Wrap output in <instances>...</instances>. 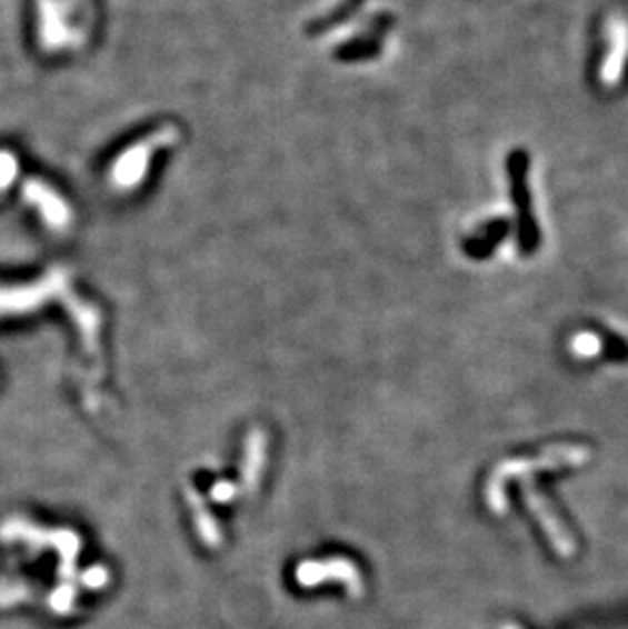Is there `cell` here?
<instances>
[{
  "label": "cell",
  "mask_w": 628,
  "mask_h": 629,
  "mask_svg": "<svg viewBox=\"0 0 628 629\" xmlns=\"http://www.w3.org/2000/svg\"><path fill=\"white\" fill-rule=\"evenodd\" d=\"M70 288L68 273L51 267L39 278L19 283H0V318H14L38 312L46 303L60 298Z\"/></svg>",
  "instance_id": "1"
},
{
  "label": "cell",
  "mask_w": 628,
  "mask_h": 629,
  "mask_svg": "<svg viewBox=\"0 0 628 629\" xmlns=\"http://www.w3.org/2000/svg\"><path fill=\"white\" fill-rule=\"evenodd\" d=\"M36 36L41 51L60 56L84 41L82 27L74 21L68 0H36Z\"/></svg>",
  "instance_id": "2"
},
{
  "label": "cell",
  "mask_w": 628,
  "mask_h": 629,
  "mask_svg": "<svg viewBox=\"0 0 628 629\" xmlns=\"http://www.w3.org/2000/svg\"><path fill=\"white\" fill-rule=\"evenodd\" d=\"M590 460V450L586 447H579V445H567V447H555L551 450H547L545 455H541L537 460H510V462H505L490 481V487H488V501H490V508L494 511H505L506 509V497L502 493V485H505L506 479L510 477H518V475H525V472L541 471V469H561V467H579L584 462Z\"/></svg>",
  "instance_id": "3"
},
{
  "label": "cell",
  "mask_w": 628,
  "mask_h": 629,
  "mask_svg": "<svg viewBox=\"0 0 628 629\" xmlns=\"http://www.w3.org/2000/svg\"><path fill=\"white\" fill-rule=\"evenodd\" d=\"M21 200L39 222L53 234H63L74 224V208L53 183L41 176H29L21 182Z\"/></svg>",
  "instance_id": "4"
},
{
  "label": "cell",
  "mask_w": 628,
  "mask_h": 629,
  "mask_svg": "<svg viewBox=\"0 0 628 629\" xmlns=\"http://www.w3.org/2000/svg\"><path fill=\"white\" fill-rule=\"evenodd\" d=\"M172 131H156L137 143L127 147L121 151V156L112 161L109 170V182L117 192H131L137 190L141 183L146 182L149 166L156 158V153L161 147L170 143Z\"/></svg>",
  "instance_id": "5"
},
{
  "label": "cell",
  "mask_w": 628,
  "mask_h": 629,
  "mask_svg": "<svg viewBox=\"0 0 628 629\" xmlns=\"http://www.w3.org/2000/svg\"><path fill=\"white\" fill-rule=\"evenodd\" d=\"M525 499H527L530 511L535 513V518L541 523L549 542L557 550V555L564 558L574 557L576 555V542L571 540L566 526L555 516L554 509L549 508V503L542 499L541 493L535 491V487L530 483L525 487Z\"/></svg>",
  "instance_id": "6"
},
{
  "label": "cell",
  "mask_w": 628,
  "mask_h": 629,
  "mask_svg": "<svg viewBox=\"0 0 628 629\" xmlns=\"http://www.w3.org/2000/svg\"><path fill=\"white\" fill-rule=\"evenodd\" d=\"M21 180V159L13 149L0 147V196H7Z\"/></svg>",
  "instance_id": "7"
},
{
  "label": "cell",
  "mask_w": 628,
  "mask_h": 629,
  "mask_svg": "<svg viewBox=\"0 0 628 629\" xmlns=\"http://www.w3.org/2000/svg\"><path fill=\"white\" fill-rule=\"evenodd\" d=\"M571 351L578 355L579 359H591L602 351V342L590 332H581L576 339L571 340Z\"/></svg>",
  "instance_id": "8"
},
{
  "label": "cell",
  "mask_w": 628,
  "mask_h": 629,
  "mask_svg": "<svg viewBox=\"0 0 628 629\" xmlns=\"http://www.w3.org/2000/svg\"><path fill=\"white\" fill-rule=\"evenodd\" d=\"M502 629H518L517 626H505Z\"/></svg>",
  "instance_id": "9"
}]
</instances>
